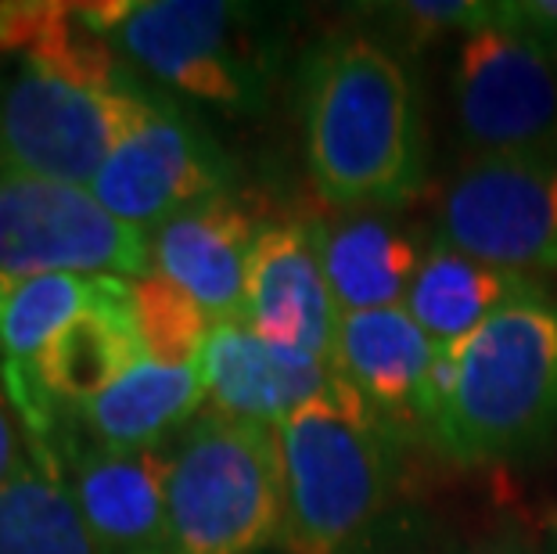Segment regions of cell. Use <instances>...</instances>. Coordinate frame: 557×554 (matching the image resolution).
<instances>
[{
    "mask_svg": "<svg viewBox=\"0 0 557 554\" xmlns=\"http://www.w3.org/2000/svg\"><path fill=\"white\" fill-rule=\"evenodd\" d=\"M83 15L126 65L151 79L220 104L252 112L267 98V47L252 19L223 0H112L83 4Z\"/></svg>",
    "mask_w": 557,
    "mask_h": 554,
    "instance_id": "5b68a950",
    "label": "cell"
},
{
    "mask_svg": "<svg viewBox=\"0 0 557 554\" xmlns=\"http://www.w3.org/2000/svg\"><path fill=\"white\" fill-rule=\"evenodd\" d=\"M0 554H101L54 476L26 461L0 487Z\"/></svg>",
    "mask_w": 557,
    "mask_h": 554,
    "instance_id": "ffe728a7",
    "label": "cell"
},
{
    "mask_svg": "<svg viewBox=\"0 0 557 554\" xmlns=\"http://www.w3.org/2000/svg\"><path fill=\"white\" fill-rule=\"evenodd\" d=\"M454 104L460 134L482 156L557 159V65L536 40L468 33L454 65Z\"/></svg>",
    "mask_w": 557,
    "mask_h": 554,
    "instance_id": "30bf717a",
    "label": "cell"
},
{
    "mask_svg": "<svg viewBox=\"0 0 557 554\" xmlns=\"http://www.w3.org/2000/svg\"><path fill=\"white\" fill-rule=\"evenodd\" d=\"M259 231L242 198L220 195L148 234L151 270L181 285L212 321H234L245 317L248 259Z\"/></svg>",
    "mask_w": 557,
    "mask_h": 554,
    "instance_id": "9a60e30c",
    "label": "cell"
},
{
    "mask_svg": "<svg viewBox=\"0 0 557 554\" xmlns=\"http://www.w3.org/2000/svg\"><path fill=\"white\" fill-rule=\"evenodd\" d=\"M170 554H259L284 540L281 429L198 410L165 443Z\"/></svg>",
    "mask_w": 557,
    "mask_h": 554,
    "instance_id": "277c9868",
    "label": "cell"
},
{
    "mask_svg": "<svg viewBox=\"0 0 557 554\" xmlns=\"http://www.w3.org/2000/svg\"><path fill=\"white\" fill-rule=\"evenodd\" d=\"M338 317L310 223H263L248 259L245 321L267 342L331 360Z\"/></svg>",
    "mask_w": 557,
    "mask_h": 554,
    "instance_id": "5bb4252c",
    "label": "cell"
},
{
    "mask_svg": "<svg viewBox=\"0 0 557 554\" xmlns=\"http://www.w3.org/2000/svg\"><path fill=\"white\" fill-rule=\"evenodd\" d=\"M388 22L403 29V44L421 47L446 29H493L496 26V4H479V0H407V4H388Z\"/></svg>",
    "mask_w": 557,
    "mask_h": 554,
    "instance_id": "603a6c76",
    "label": "cell"
},
{
    "mask_svg": "<svg viewBox=\"0 0 557 554\" xmlns=\"http://www.w3.org/2000/svg\"><path fill=\"white\" fill-rule=\"evenodd\" d=\"M234 162L181 104L151 101L120 137L90 195L129 227H162L201 202L231 195Z\"/></svg>",
    "mask_w": 557,
    "mask_h": 554,
    "instance_id": "9c48e42d",
    "label": "cell"
},
{
    "mask_svg": "<svg viewBox=\"0 0 557 554\" xmlns=\"http://www.w3.org/2000/svg\"><path fill=\"white\" fill-rule=\"evenodd\" d=\"M134 292V328L140 357L165 364V368H198L201 349L212 332V317L162 274H145L129 281Z\"/></svg>",
    "mask_w": 557,
    "mask_h": 554,
    "instance_id": "7402d4cb",
    "label": "cell"
},
{
    "mask_svg": "<svg viewBox=\"0 0 557 554\" xmlns=\"http://www.w3.org/2000/svg\"><path fill=\"white\" fill-rule=\"evenodd\" d=\"M198 371L212 410L270 429L342 382L331 360L267 342L245 317L212 324Z\"/></svg>",
    "mask_w": 557,
    "mask_h": 554,
    "instance_id": "4fadbf2b",
    "label": "cell"
},
{
    "mask_svg": "<svg viewBox=\"0 0 557 554\" xmlns=\"http://www.w3.org/2000/svg\"><path fill=\"white\" fill-rule=\"evenodd\" d=\"M532 296H547L536 278L479 263L446 245H432L407 292V313L438 346H457L504 306Z\"/></svg>",
    "mask_w": 557,
    "mask_h": 554,
    "instance_id": "ac0fdd59",
    "label": "cell"
},
{
    "mask_svg": "<svg viewBox=\"0 0 557 554\" xmlns=\"http://www.w3.org/2000/svg\"><path fill=\"white\" fill-rule=\"evenodd\" d=\"M306 162L338 209H399L424 184V126L413 79L367 33L320 40L302 65Z\"/></svg>",
    "mask_w": 557,
    "mask_h": 554,
    "instance_id": "6da1fadb",
    "label": "cell"
},
{
    "mask_svg": "<svg viewBox=\"0 0 557 554\" xmlns=\"http://www.w3.org/2000/svg\"><path fill=\"white\" fill-rule=\"evenodd\" d=\"M449 554H547V551H543L540 540H532L521 529H493V533L468 540V544H460Z\"/></svg>",
    "mask_w": 557,
    "mask_h": 554,
    "instance_id": "484cf974",
    "label": "cell"
},
{
    "mask_svg": "<svg viewBox=\"0 0 557 554\" xmlns=\"http://www.w3.org/2000/svg\"><path fill=\"white\" fill-rule=\"evenodd\" d=\"M547 529H554V533H557V512L547 515Z\"/></svg>",
    "mask_w": 557,
    "mask_h": 554,
    "instance_id": "4316f807",
    "label": "cell"
},
{
    "mask_svg": "<svg viewBox=\"0 0 557 554\" xmlns=\"http://www.w3.org/2000/svg\"><path fill=\"white\" fill-rule=\"evenodd\" d=\"M26 461H29L26 435H22L18 415H15V407H11L8 389H4V374H0V487H8V482L26 468Z\"/></svg>",
    "mask_w": 557,
    "mask_h": 554,
    "instance_id": "d4e9b609",
    "label": "cell"
},
{
    "mask_svg": "<svg viewBox=\"0 0 557 554\" xmlns=\"http://www.w3.org/2000/svg\"><path fill=\"white\" fill-rule=\"evenodd\" d=\"M443 353L403 306H388L342 313L331 364L377 426L399 443H429Z\"/></svg>",
    "mask_w": 557,
    "mask_h": 554,
    "instance_id": "8fae6325",
    "label": "cell"
},
{
    "mask_svg": "<svg viewBox=\"0 0 557 554\" xmlns=\"http://www.w3.org/2000/svg\"><path fill=\"white\" fill-rule=\"evenodd\" d=\"M151 274L148 231L112 217L90 187L0 173V281Z\"/></svg>",
    "mask_w": 557,
    "mask_h": 554,
    "instance_id": "52a82bcc",
    "label": "cell"
},
{
    "mask_svg": "<svg viewBox=\"0 0 557 554\" xmlns=\"http://www.w3.org/2000/svg\"><path fill=\"white\" fill-rule=\"evenodd\" d=\"M320 267L342 313L388 310L407 303L429 249L388 209H342L331 220H313Z\"/></svg>",
    "mask_w": 557,
    "mask_h": 554,
    "instance_id": "e0dca14e",
    "label": "cell"
},
{
    "mask_svg": "<svg viewBox=\"0 0 557 554\" xmlns=\"http://www.w3.org/2000/svg\"><path fill=\"white\" fill-rule=\"evenodd\" d=\"M98 296V278L44 274L15 281L0 303V374L29 371L54 335H62Z\"/></svg>",
    "mask_w": 557,
    "mask_h": 554,
    "instance_id": "44dd1931",
    "label": "cell"
},
{
    "mask_svg": "<svg viewBox=\"0 0 557 554\" xmlns=\"http://www.w3.org/2000/svg\"><path fill=\"white\" fill-rule=\"evenodd\" d=\"M557 435V303L504 306L438 368L429 443L460 465L515 461Z\"/></svg>",
    "mask_w": 557,
    "mask_h": 554,
    "instance_id": "7a4b0ae2",
    "label": "cell"
},
{
    "mask_svg": "<svg viewBox=\"0 0 557 554\" xmlns=\"http://www.w3.org/2000/svg\"><path fill=\"white\" fill-rule=\"evenodd\" d=\"M554 62H557V51H554Z\"/></svg>",
    "mask_w": 557,
    "mask_h": 554,
    "instance_id": "83f0119b",
    "label": "cell"
},
{
    "mask_svg": "<svg viewBox=\"0 0 557 554\" xmlns=\"http://www.w3.org/2000/svg\"><path fill=\"white\" fill-rule=\"evenodd\" d=\"M338 554H424L421 533L407 515H385L382 522L357 537L346 551Z\"/></svg>",
    "mask_w": 557,
    "mask_h": 554,
    "instance_id": "cb8c5ba5",
    "label": "cell"
},
{
    "mask_svg": "<svg viewBox=\"0 0 557 554\" xmlns=\"http://www.w3.org/2000/svg\"><path fill=\"white\" fill-rule=\"evenodd\" d=\"M148 101L151 90L134 76L87 87L18 62L0 73V173L90 187Z\"/></svg>",
    "mask_w": 557,
    "mask_h": 554,
    "instance_id": "8992f818",
    "label": "cell"
},
{
    "mask_svg": "<svg viewBox=\"0 0 557 554\" xmlns=\"http://www.w3.org/2000/svg\"><path fill=\"white\" fill-rule=\"evenodd\" d=\"M33 465L62 482L101 554H170L165 446L104 451L83 440H58Z\"/></svg>",
    "mask_w": 557,
    "mask_h": 554,
    "instance_id": "7c38bea8",
    "label": "cell"
},
{
    "mask_svg": "<svg viewBox=\"0 0 557 554\" xmlns=\"http://www.w3.org/2000/svg\"><path fill=\"white\" fill-rule=\"evenodd\" d=\"M399 443L338 382L284 418V540L292 554H338L385 518L399 476Z\"/></svg>",
    "mask_w": 557,
    "mask_h": 554,
    "instance_id": "3957f363",
    "label": "cell"
},
{
    "mask_svg": "<svg viewBox=\"0 0 557 554\" xmlns=\"http://www.w3.org/2000/svg\"><path fill=\"white\" fill-rule=\"evenodd\" d=\"M0 51L87 87H123L129 79L126 62L90 26L83 4L8 0L0 4Z\"/></svg>",
    "mask_w": 557,
    "mask_h": 554,
    "instance_id": "d6986e66",
    "label": "cell"
},
{
    "mask_svg": "<svg viewBox=\"0 0 557 554\" xmlns=\"http://www.w3.org/2000/svg\"><path fill=\"white\" fill-rule=\"evenodd\" d=\"M435 245L529 278L557 270V159L465 162L435 206Z\"/></svg>",
    "mask_w": 557,
    "mask_h": 554,
    "instance_id": "ba28073f",
    "label": "cell"
},
{
    "mask_svg": "<svg viewBox=\"0 0 557 554\" xmlns=\"http://www.w3.org/2000/svg\"><path fill=\"white\" fill-rule=\"evenodd\" d=\"M201 399H206V385L198 368H165L140 357L104 393L69 415L58 426L54 440L29 461L44 457L58 440H83L104 451H156L198 415Z\"/></svg>",
    "mask_w": 557,
    "mask_h": 554,
    "instance_id": "2e32d148",
    "label": "cell"
}]
</instances>
